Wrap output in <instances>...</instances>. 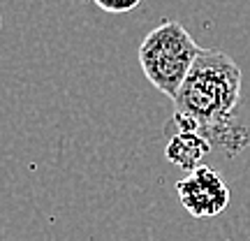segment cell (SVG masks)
<instances>
[{
	"label": "cell",
	"instance_id": "1",
	"mask_svg": "<svg viewBox=\"0 0 250 241\" xmlns=\"http://www.w3.org/2000/svg\"><path fill=\"white\" fill-rule=\"evenodd\" d=\"M239 100L241 67L225 51L202 49L174 95V125L199 132L211 146L236 153L250 142V137H243L246 130L234 123Z\"/></svg>",
	"mask_w": 250,
	"mask_h": 241
},
{
	"label": "cell",
	"instance_id": "2",
	"mask_svg": "<svg viewBox=\"0 0 250 241\" xmlns=\"http://www.w3.org/2000/svg\"><path fill=\"white\" fill-rule=\"evenodd\" d=\"M202 46L179 21L167 19L144 37L139 46V65L155 88L174 100Z\"/></svg>",
	"mask_w": 250,
	"mask_h": 241
},
{
	"label": "cell",
	"instance_id": "3",
	"mask_svg": "<svg viewBox=\"0 0 250 241\" xmlns=\"http://www.w3.org/2000/svg\"><path fill=\"white\" fill-rule=\"evenodd\" d=\"M183 209L192 218H213L229 204V188L225 179L208 165H199L176 183Z\"/></svg>",
	"mask_w": 250,
	"mask_h": 241
},
{
	"label": "cell",
	"instance_id": "4",
	"mask_svg": "<svg viewBox=\"0 0 250 241\" xmlns=\"http://www.w3.org/2000/svg\"><path fill=\"white\" fill-rule=\"evenodd\" d=\"M208 151H211V142L206 137H202L199 132H192V130H176L167 142L165 158L181 170L192 172L195 167L202 165Z\"/></svg>",
	"mask_w": 250,
	"mask_h": 241
},
{
	"label": "cell",
	"instance_id": "5",
	"mask_svg": "<svg viewBox=\"0 0 250 241\" xmlns=\"http://www.w3.org/2000/svg\"><path fill=\"white\" fill-rule=\"evenodd\" d=\"M100 9L111 12V14H125V12H132L134 7L142 5V0H93Z\"/></svg>",
	"mask_w": 250,
	"mask_h": 241
}]
</instances>
